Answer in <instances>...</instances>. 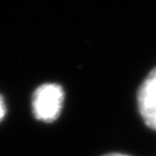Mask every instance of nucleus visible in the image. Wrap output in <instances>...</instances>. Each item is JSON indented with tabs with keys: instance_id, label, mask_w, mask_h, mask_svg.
<instances>
[{
	"instance_id": "nucleus-2",
	"label": "nucleus",
	"mask_w": 156,
	"mask_h": 156,
	"mask_svg": "<svg viewBox=\"0 0 156 156\" xmlns=\"http://www.w3.org/2000/svg\"><path fill=\"white\" fill-rule=\"evenodd\" d=\"M136 102L142 120L148 127L156 131V67L140 84Z\"/></svg>"
},
{
	"instance_id": "nucleus-1",
	"label": "nucleus",
	"mask_w": 156,
	"mask_h": 156,
	"mask_svg": "<svg viewBox=\"0 0 156 156\" xmlns=\"http://www.w3.org/2000/svg\"><path fill=\"white\" fill-rule=\"evenodd\" d=\"M64 89L59 84L45 83L39 86L33 95V112L37 120L52 123L59 117L64 104Z\"/></svg>"
},
{
	"instance_id": "nucleus-4",
	"label": "nucleus",
	"mask_w": 156,
	"mask_h": 156,
	"mask_svg": "<svg viewBox=\"0 0 156 156\" xmlns=\"http://www.w3.org/2000/svg\"><path fill=\"white\" fill-rule=\"evenodd\" d=\"M103 156H129V155H125V154H122V153H110V154H106V155Z\"/></svg>"
},
{
	"instance_id": "nucleus-3",
	"label": "nucleus",
	"mask_w": 156,
	"mask_h": 156,
	"mask_svg": "<svg viewBox=\"0 0 156 156\" xmlns=\"http://www.w3.org/2000/svg\"><path fill=\"white\" fill-rule=\"evenodd\" d=\"M5 116H6V105H5V102H4L2 96L0 95V122L5 118Z\"/></svg>"
}]
</instances>
